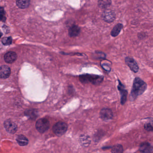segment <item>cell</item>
<instances>
[{
  "instance_id": "obj_2",
  "label": "cell",
  "mask_w": 153,
  "mask_h": 153,
  "mask_svg": "<svg viewBox=\"0 0 153 153\" xmlns=\"http://www.w3.org/2000/svg\"><path fill=\"white\" fill-rule=\"evenodd\" d=\"M79 80L82 83H91L94 85H99L103 81L104 77L102 76L85 74L80 76Z\"/></svg>"
},
{
  "instance_id": "obj_5",
  "label": "cell",
  "mask_w": 153,
  "mask_h": 153,
  "mask_svg": "<svg viewBox=\"0 0 153 153\" xmlns=\"http://www.w3.org/2000/svg\"><path fill=\"white\" fill-rule=\"evenodd\" d=\"M103 20L106 22L111 23L113 22L116 18L115 13L111 10H107L105 11L102 14Z\"/></svg>"
},
{
  "instance_id": "obj_9",
  "label": "cell",
  "mask_w": 153,
  "mask_h": 153,
  "mask_svg": "<svg viewBox=\"0 0 153 153\" xmlns=\"http://www.w3.org/2000/svg\"><path fill=\"white\" fill-rule=\"evenodd\" d=\"M17 55L14 51H9L5 53L4 56L5 61L7 64H12L16 60Z\"/></svg>"
},
{
  "instance_id": "obj_17",
  "label": "cell",
  "mask_w": 153,
  "mask_h": 153,
  "mask_svg": "<svg viewBox=\"0 0 153 153\" xmlns=\"http://www.w3.org/2000/svg\"><path fill=\"white\" fill-rule=\"evenodd\" d=\"M112 1L110 0L105 1H98V5L101 8L106 9L111 5Z\"/></svg>"
},
{
  "instance_id": "obj_12",
  "label": "cell",
  "mask_w": 153,
  "mask_h": 153,
  "mask_svg": "<svg viewBox=\"0 0 153 153\" xmlns=\"http://www.w3.org/2000/svg\"><path fill=\"white\" fill-rule=\"evenodd\" d=\"M139 150L142 153H149L153 150V147L148 142H143L140 144Z\"/></svg>"
},
{
  "instance_id": "obj_18",
  "label": "cell",
  "mask_w": 153,
  "mask_h": 153,
  "mask_svg": "<svg viewBox=\"0 0 153 153\" xmlns=\"http://www.w3.org/2000/svg\"><path fill=\"white\" fill-rule=\"evenodd\" d=\"M123 147L121 145H117L114 146L111 150L112 153H123Z\"/></svg>"
},
{
  "instance_id": "obj_6",
  "label": "cell",
  "mask_w": 153,
  "mask_h": 153,
  "mask_svg": "<svg viewBox=\"0 0 153 153\" xmlns=\"http://www.w3.org/2000/svg\"><path fill=\"white\" fill-rule=\"evenodd\" d=\"M118 81L119 84L117 88L121 95V103L122 105H124L127 101L128 91L126 89L125 85L122 83L121 82L119 79H118Z\"/></svg>"
},
{
  "instance_id": "obj_22",
  "label": "cell",
  "mask_w": 153,
  "mask_h": 153,
  "mask_svg": "<svg viewBox=\"0 0 153 153\" xmlns=\"http://www.w3.org/2000/svg\"><path fill=\"white\" fill-rule=\"evenodd\" d=\"M0 14H1V21L2 22H5L7 19L5 17V11L3 7H1L0 9Z\"/></svg>"
},
{
  "instance_id": "obj_8",
  "label": "cell",
  "mask_w": 153,
  "mask_h": 153,
  "mask_svg": "<svg viewBox=\"0 0 153 153\" xmlns=\"http://www.w3.org/2000/svg\"><path fill=\"white\" fill-rule=\"evenodd\" d=\"M4 126L5 130L9 133L14 134L17 130V126L15 123L10 120H7L4 123Z\"/></svg>"
},
{
  "instance_id": "obj_20",
  "label": "cell",
  "mask_w": 153,
  "mask_h": 153,
  "mask_svg": "<svg viewBox=\"0 0 153 153\" xmlns=\"http://www.w3.org/2000/svg\"><path fill=\"white\" fill-rule=\"evenodd\" d=\"M1 43L5 46H9L11 44L12 42V38L11 36L4 37L1 39Z\"/></svg>"
},
{
  "instance_id": "obj_19",
  "label": "cell",
  "mask_w": 153,
  "mask_h": 153,
  "mask_svg": "<svg viewBox=\"0 0 153 153\" xmlns=\"http://www.w3.org/2000/svg\"><path fill=\"white\" fill-rule=\"evenodd\" d=\"M144 128L146 131H153V119L149 120L144 125Z\"/></svg>"
},
{
  "instance_id": "obj_15",
  "label": "cell",
  "mask_w": 153,
  "mask_h": 153,
  "mask_svg": "<svg viewBox=\"0 0 153 153\" xmlns=\"http://www.w3.org/2000/svg\"><path fill=\"white\" fill-rule=\"evenodd\" d=\"M17 142L20 146H25L28 143V138L23 135H20L16 138Z\"/></svg>"
},
{
  "instance_id": "obj_4",
  "label": "cell",
  "mask_w": 153,
  "mask_h": 153,
  "mask_svg": "<svg viewBox=\"0 0 153 153\" xmlns=\"http://www.w3.org/2000/svg\"><path fill=\"white\" fill-rule=\"evenodd\" d=\"M50 122L46 119L41 118L38 119L36 124V128L40 133H44L50 128Z\"/></svg>"
},
{
  "instance_id": "obj_13",
  "label": "cell",
  "mask_w": 153,
  "mask_h": 153,
  "mask_svg": "<svg viewBox=\"0 0 153 153\" xmlns=\"http://www.w3.org/2000/svg\"><path fill=\"white\" fill-rule=\"evenodd\" d=\"M80 32V28L78 26L74 25L69 29L68 34L71 37H76L78 36Z\"/></svg>"
},
{
  "instance_id": "obj_7",
  "label": "cell",
  "mask_w": 153,
  "mask_h": 153,
  "mask_svg": "<svg viewBox=\"0 0 153 153\" xmlns=\"http://www.w3.org/2000/svg\"><path fill=\"white\" fill-rule=\"evenodd\" d=\"M125 62L130 70L134 73H137L138 72L139 68L137 64V62L132 58L127 57L125 58Z\"/></svg>"
},
{
  "instance_id": "obj_11",
  "label": "cell",
  "mask_w": 153,
  "mask_h": 153,
  "mask_svg": "<svg viewBox=\"0 0 153 153\" xmlns=\"http://www.w3.org/2000/svg\"><path fill=\"white\" fill-rule=\"evenodd\" d=\"M11 73L10 67L7 65L1 66L0 68V77L3 79L8 78Z\"/></svg>"
},
{
  "instance_id": "obj_14",
  "label": "cell",
  "mask_w": 153,
  "mask_h": 153,
  "mask_svg": "<svg viewBox=\"0 0 153 153\" xmlns=\"http://www.w3.org/2000/svg\"><path fill=\"white\" fill-rule=\"evenodd\" d=\"M124 26L122 23H118L117 25L114 26V28L111 31V34L113 37H116L119 35Z\"/></svg>"
},
{
  "instance_id": "obj_16",
  "label": "cell",
  "mask_w": 153,
  "mask_h": 153,
  "mask_svg": "<svg viewBox=\"0 0 153 153\" xmlns=\"http://www.w3.org/2000/svg\"><path fill=\"white\" fill-rule=\"evenodd\" d=\"M30 1L28 0H19L16 2V5L20 9H25L29 6Z\"/></svg>"
},
{
  "instance_id": "obj_10",
  "label": "cell",
  "mask_w": 153,
  "mask_h": 153,
  "mask_svg": "<svg viewBox=\"0 0 153 153\" xmlns=\"http://www.w3.org/2000/svg\"><path fill=\"white\" fill-rule=\"evenodd\" d=\"M100 115L101 119L104 121H108L113 118L112 111L108 108H104L101 111Z\"/></svg>"
},
{
  "instance_id": "obj_21",
  "label": "cell",
  "mask_w": 153,
  "mask_h": 153,
  "mask_svg": "<svg viewBox=\"0 0 153 153\" xmlns=\"http://www.w3.org/2000/svg\"><path fill=\"white\" fill-rule=\"evenodd\" d=\"M26 115L27 116H29V117L32 119L36 118V111L34 110H29L26 111L25 112Z\"/></svg>"
},
{
  "instance_id": "obj_3",
  "label": "cell",
  "mask_w": 153,
  "mask_h": 153,
  "mask_svg": "<svg viewBox=\"0 0 153 153\" xmlns=\"http://www.w3.org/2000/svg\"><path fill=\"white\" fill-rule=\"evenodd\" d=\"M68 129V125L65 123L59 121L54 125L53 131L55 135L58 136H61L66 133Z\"/></svg>"
},
{
  "instance_id": "obj_1",
  "label": "cell",
  "mask_w": 153,
  "mask_h": 153,
  "mask_svg": "<svg viewBox=\"0 0 153 153\" xmlns=\"http://www.w3.org/2000/svg\"><path fill=\"white\" fill-rule=\"evenodd\" d=\"M147 85L144 80L139 77H136L133 80V85L131 92L130 97L132 100L142 94L146 89Z\"/></svg>"
}]
</instances>
